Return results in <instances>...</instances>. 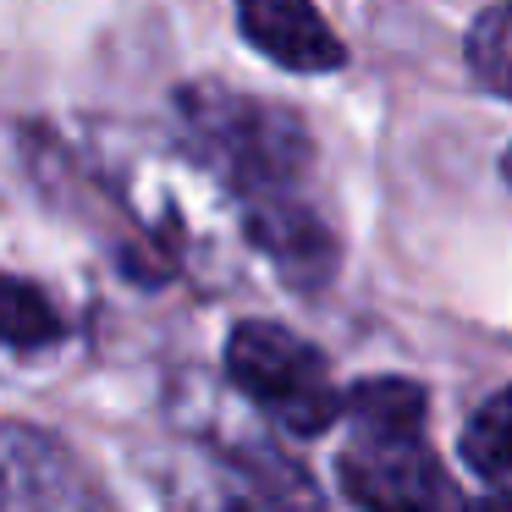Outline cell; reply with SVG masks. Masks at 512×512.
Listing matches in <instances>:
<instances>
[{
    "label": "cell",
    "mask_w": 512,
    "mask_h": 512,
    "mask_svg": "<svg viewBox=\"0 0 512 512\" xmlns=\"http://www.w3.org/2000/svg\"><path fill=\"white\" fill-rule=\"evenodd\" d=\"M177 111L199 155L248 204H281L309 177L314 144L287 105L254 100V94L221 89V83H193L177 94Z\"/></svg>",
    "instance_id": "cell-1"
},
{
    "label": "cell",
    "mask_w": 512,
    "mask_h": 512,
    "mask_svg": "<svg viewBox=\"0 0 512 512\" xmlns=\"http://www.w3.org/2000/svg\"><path fill=\"white\" fill-rule=\"evenodd\" d=\"M94 490L56 435L0 419V507H83Z\"/></svg>",
    "instance_id": "cell-4"
},
{
    "label": "cell",
    "mask_w": 512,
    "mask_h": 512,
    "mask_svg": "<svg viewBox=\"0 0 512 512\" xmlns=\"http://www.w3.org/2000/svg\"><path fill=\"white\" fill-rule=\"evenodd\" d=\"M243 39L287 72H336L347 61L342 39L314 0H237Z\"/></svg>",
    "instance_id": "cell-5"
},
{
    "label": "cell",
    "mask_w": 512,
    "mask_h": 512,
    "mask_svg": "<svg viewBox=\"0 0 512 512\" xmlns=\"http://www.w3.org/2000/svg\"><path fill=\"white\" fill-rule=\"evenodd\" d=\"M507 182H512V149H507Z\"/></svg>",
    "instance_id": "cell-10"
},
{
    "label": "cell",
    "mask_w": 512,
    "mask_h": 512,
    "mask_svg": "<svg viewBox=\"0 0 512 512\" xmlns=\"http://www.w3.org/2000/svg\"><path fill=\"white\" fill-rule=\"evenodd\" d=\"M226 375L270 424L292 435H320L342 419V391L325 353L276 320H243L226 336Z\"/></svg>",
    "instance_id": "cell-2"
},
{
    "label": "cell",
    "mask_w": 512,
    "mask_h": 512,
    "mask_svg": "<svg viewBox=\"0 0 512 512\" xmlns=\"http://www.w3.org/2000/svg\"><path fill=\"white\" fill-rule=\"evenodd\" d=\"M342 490L364 507H430L452 501L419 430H353L342 452Z\"/></svg>",
    "instance_id": "cell-3"
},
{
    "label": "cell",
    "mask_w": 512,
    "mask_h": 512,
    "mask_svg": "<svg viewBox=\"0 0 512 512\" xmlns=\"http://www.w3.org/2000/svg\"><path fill=\"white\" fill-rule=\"evenodd\" d=\"M468 67L485 89L512 100V0L490 6L474 28H468Z\"/></svg>",
    "instance_id": "cell-9"
},
{
    "label": "cell",
    "mask_w": 512,
    "mask_h": 512,
    "mask_svg": "<svg viewBox=\"0 0 512 512\" xmlns=\"http://www.w3.org/2000/svg\"><path fill=\"white\" fill-rule=\"evenodd\" d=\"M342 413L353 419V430H419L424 391L413 380H364L353 397H342Z\"/></svg>",
    "instance_id": "cell-7"
},
{
    "label": "cell",
    "mask_w": 512,
    "mask_h": 512,
    "mask_svg": "<svg viewBox=\"0 0 512 512\" xmlns=\"http://www.w3.org/2000/svg\"><path fill=\"white\" fill-rule=\"evenodd\" d=\"M463 463L479 485L512 490V386L496 391L463 430Z\"/></svg>",
    "instance_id": "cell-6"
},
{
    "label": "cell",
    "mask_w": 512,
    "mask_h": 512,
    "mask_svg": "<svg viewBox=\"0 0 512 512\" xmlns=\"http://www.w3.org/2000/svg\"><path fill=\"white\" fill-rule=\"evenodd\" d=\"M61 336V314L50 309V298L28 281L0 276V342L6 347H45Z\"/></svg>",
    "instance_id": "cell-8"
}]
</instances>
